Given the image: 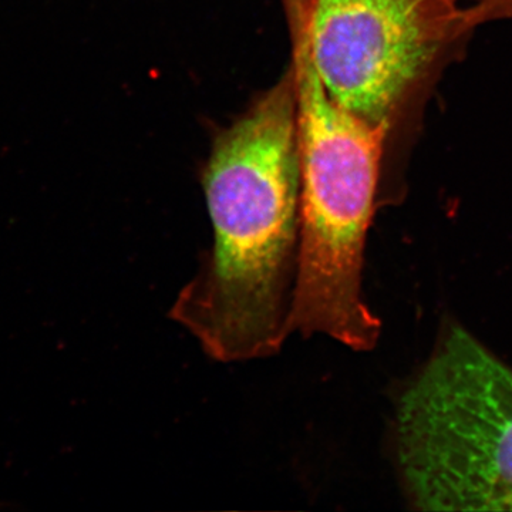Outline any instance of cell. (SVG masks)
<instances>
[{"label": "cell", "instance_id": "3957f363", "mask_svg": "<svg viewBox=\"0 0 512 512\" xmlns=\"http://www.w3.org/2000/svg\"><path fill=\"white\" fill-rule=\"evenodd\" d=\"M396 457L423 511H512V369L450 326L400 396Z\"/></svg>", "mask_w": 512, "mask_h": 512}, {"label": "cell", "instance_id": "277c9868", "mask_svg": "<svg viewBox=\"0 0 512 512\" xmlns=\"http://www.w3.org/2000/svg\"><path fill=\"white\" fill-rule=\"evenodd\" d=\"M478 22L477 9L458 0H313L306 26L329 96L390 128L448 46Z\"/></svg>", "mask_w": 512, "mask_h": 512}, {"label": "cell", "instance_id": "6da1fadb", "mask_svg": "<svg viewBox=\"0 0 512 512\" xmlns=\"http://www.w3.org/2000/svg\"><path fill=\"white\" fill-rule=\"evenodd\" d=\"M202 183L214 245L171 318L218 362L275 355L291 335L301 229L292 72L215 140Z\"/></svg>", "mask_w": 512, "mask_h": 512}, {"label": "cell", "instance_id": "5b68a950", "mask_svg": "<svg viewBox=\"0 0 512 512\" xmlns=\"http://www.w3.org/2000/svg\"><path fill=\"white\" fill-rule=\"evenodd\" d=\"M477 6L484 20L493 16L512 15V0H481Z\"/></svg>", "mask_w": 512, "mask_h": 512}, {"label": "cell", "instance_id": "7a4b0ae2", "mask_svg": "<svg viewBox=\"0 0 512 512\" xmlns=\"http://www.w3.org/2000/svg\"><path fill=\"white\" fill-rule=\"evenodd\" d=\"M306 19L296 20L295 80L301 156V229L289 332L326 335L366 352L380 320L363 301L367 231L389 127L357 116L326 92L309 47Z\"/></svg>", "mask_w": 512, "mask_h": 512}]
</instances>
